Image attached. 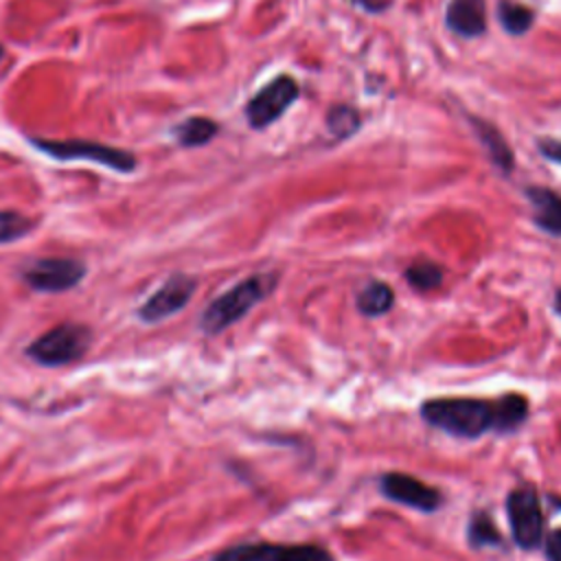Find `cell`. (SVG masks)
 <instances>
[{
  "instance_id": "obj_10",
  "label": "cell",
  "mask_w": 561,
  "mask_h": 561,
  "mask_svg": "<svg viewBox=\"0 0 561 561\" xmlns=\"http://www.w3.org/2000/svg\"><path fill=\"white\" fill-rule=\"evenodd\" d=\"M379 489L388 500L405 504V506L423 511V513H432L443 506V493L438 489H434L408 473H397V471L383 473L379 478Z\"/></svg>"
},
{
  "instance_id": "obj_1",
  "label": "cell",
  "mask_w": 561,
  "mask_h": 561,
  "mask_svg": "<svg viewBox=\"0 0 561 561\" xmlns=\"http://www.w3.org/2000/svg\"><path fill=\"white\" fill-rule=\"evenodd\" d=\"M425 423L460 438H478L495 427L493 401L471 397L430 399L421 405Z\"/></svg>"
},
{
  "instance_id": "obj_19",
  "label": "cell",
  "mask_w": 561,
  "mask_h": 561,
  "mask_svg": "<svg viewBox=\"0 0 561 561\" xmlns=\"http://www.w3.org/2000/svg\"><path fill=\"white\" fill-rule=\"evenodd\" d=\"M500 22L504 24V28H506L508 33L519 35V33H524V31L530 28V24H533V13H530L524 4L504 0V2L500 4Z\"/></svg>"
},
{
  "instance_id": "obj_20",
  "label": "cell",
  "mask_w": 561,
  "mask_h": 561,
  "mask_svg": "<svg viewBox=\"0 0 561 561\" xmlns=\"http://www.w3.org/2000/svg\"><path fill=\"white\" fill-rule=\"evenodd\" d=\"M359 127V116L355 110L351 107H335L329 112V129L337 136V138H346L351 136L355 129Z\"/></svg>"
},
{
  "instance_id": "obj_8",
  "label": "cell",
  "mask_w": 561,
  "mask_h": 561,
  "mask_svg": "<svg viewBox=\"0 0 561 561\" xmlns=\"http://www.w3.org/2000/svg\"><path fill=\"white\" fill-rule=\"evenodd\" d=\"M197 280L188 274H171L138 309V318L145 324H158L178 311H182L193 298Z\"/></svg>"
},
{
  "instance_id": "obj_12",
  "label": "cell",
  "mask_w": 561,
  "mask_h": 561,
  "mask_svg": "<svg viewBox=\"0 0 561 561\" xmlns=\"http://www.w3.org/2000/svg\"><path fill=\"white\" fill-rule=\"evenodd\" d=\"M528 199L535 210V224L550 232L561 234V197L548 188H528Z\"/></svg>"
},
{
  "instance_id": "obj_5",
  "label": "cell",
  "mask_w": 561,
  "mask_h": 561,
  "mask_svg": "<svg viewBox=\"0 0 561 561\" xmlns=\"http://www.w3.org/2000/svg\"><path fill=\"white\" fill-rule=\"evenodd\" d=\"M85 263L72 256L35 259L22 270V280L39 294H64L85 278Z\"/></svg>"
},
{
  "instance_id": "obj_16",
  "label": "cell",
  "mask_w": 561,
  "mask_h": 561,
  "mask_svg": "<svg viewBox=\"0 0 561 561\" xmlns=\"http://www.w3.org/2000/svg\"><path fill=\"white\" fill-rule=\"evenodd\" d=\"M35 221L20 210H0V245L24 239L33 232Z\"/></svg>"
},
{
  "instance_id": "obj_21",
  "label": "cell",
  "mask_w": 561,
  "mask_h": 561,
  "mask_svg": "<svg viewBox=\"0 0 561 561\" xmlns=\"http://www.w3.org/2000/svg\"><path fill=\"white\" fill-rule=\"evenodd\" d=\"M480 138L491 145V156H493V160H495L500 167L508 169V167H511V151L504 147L502 138H500L495 131H491L486 125H480Z\"/></svg>"
},
{
  "instance_id": "obj_6",
  "label": "cell",
  "mask_w": 561,
  "mask_h": 561,
  "mask_svg": "<svg viewBox=\"0 0 561 561\" xmlns=\"http://www.w3.org/2000/svg\"><path fill=\"white\" fill-rule=\"evenodd\" d=\"M506 515L513 539L519 548H537L543 537V513L533 486H515L506 497Z\"/></svg>"
},
{
  "instance_id": "obj_7",
  "label": "cell",
  "mask_w": 561,
  "mask_h": 561,
  "mask_svg": "<svg viewBox=\"0 0 561 561\" xmlns=\"http://www.w3.org/2000/svg\"><path fill=\"white\" fill-rule=\"evenodd\" d=\"M213 561H333V557L324 548L311 543L250 541L217 552Z\"/></svg>"
},
{
  "instance_id": "obj_15",
  "label": "cell",
  "mask_w": 561,
  "mask_h": 561,
  "mask_svg": "<svg viewBox=\"0 0 561 561\" xmlns=\"http://www.w3.org/2000/svg\"><path fill=\"white\" fill-rule=\"evenodd\" d=\"M392 305H394V291L390 289V285L381 280H370L357 294V309L368 318L388 313Z\"/></svg>"
},
{
  "instance_id": "obj_11",
  "label": "cell",
  "mask_w": 561,
  "mask_h": 561,
  "mask_svg": "<svg viewBox=\"0 0 561 561\" xmlns=\"http://www.w3.org/2000/svg\"><path fill=\"white\" fill-rule=\"evenodd\" d=\"M447 24L465 37L480 35L486 26L484 0H451L447 7Z\"/></svg>"
},
{
  "instance_id": "obj_24",
  "label": "cell",
  "mask_w": 561,
  "mask_h": 561,
  "mask_svg": "<svg viewBox=\"0 0 561 561\" xmlns=\"http://www.w3.org/2000/svg\"><path fill=\"white\" fill-rule=\"evenodd\" d=\"M554 309H557V313L561 316V289L554 294Z\"/></svg>"
},
{
  "instance_id": "obj_9",
  "label": "cell",
  "mask_w": 561,
  "mask_h": 561,
  "mask_svg": "<svg viewBox=\"0 0 561 561\" xmlns=\"http://www.w3.org/2000/svg\"><path fill=\"white\" fill-rule=\"evenodd\" d=\"M298 96V85L291 77H276L245 105L248 123L256 129L274 123Z\"/></svg>"
},
{
  "instance_id": "obj_2",
  "label": "cell",
  "mask_w": 561,
  "mask_h": 561,
  "mask_svg": "<svg viewBox=\"0 0 561 561\" xmlns=\"http://www.w3.org/2000/svg\"><path fill=\"white\" fill-rule=\"evenodd\" d=\"M276 287V274H254L217 296L204 309L199 327L206 335H217L239 322L248 311H252L261 300H265Z\"/></svg>"
},
{
  "instance_id": "obj_14",
  "label": "cell",
  "mask_w": 561,
  "mask_h": 561,
  "mask_svg": "<svg viewBox=\"0 0 561 561\" xmlns=\"http://www.w3.org/2000/svg\"><path fill=\"white\" fill-rule=\"evenodd\" d=\"M217 131H219V125L213 118L191 116V118H184L182 123H178L171 134H173L175 142L182 147H202V145L210 142Z\"/></svg>"
},
{
  "instance_id": "obj_17",
  "label": "cell",
  "mask_w": 561,
  "mask_h": 561,
  "mask_svg": "<svg viewBox=\"0 0 561 561\" xmlns=\"http://www.w3.org/2000/svg\"><path fill=\"white\" fill-rule=\"evenodd\" d=\"M467 539L473 548H489V546H500L502 537L493 524V519L486 513H476L469 522L467 528Z\"/></svg>"
},
{
  "instance_id": "obj_18",
  "label": "cell",
  "mask_w": 561,
  "mask_h": 561,
  "mask_svg": "<svg viewBox=\"0 0 561 561\" xmlns=\"http://www.w3.org/2000/svg\"><path fill=\"white\" fill-rule=\"evenodd\" d=\"M405 280L421 291L436 289L443 283V267L432 261H416L405 270Z\"/></svg>"
},
{
  "instance_id": "obj_23",
  "label": "cell",
  "mask_w": 561,
  "mask_h": 561,
  "mask_svg": "<svg viewBox=\"0 0 561 561\" xmlns=\"http://www.w3.org/2000/svg\"><path fill=\"white\" fill-rule=\"evenodd\" d=\"M539 149H541V153H543L548 160L561 164V140H543V142L539 145Z\"/></svg>"
},
{
  "instance_id": "obj_22",
  "label": "cell",
  "mask_w": 561,
  "mask_h": 561,
  "mask_svg": "<svg viewBox=\"0 0 561 561\" xmlns=\"http://www.w3.org/2000/svg\"><path fill=\"white\" fill-rule=\"evenodd\" d=\"M546 559L548 561H561V528L552 530L546 539Z\"/></svg>"
},
{
  "instance_id": "obj_25",
  "label": "cell",
  "mask_w": 561,
  "mask_h": 561,
  "mask_svg": "<svg viewBox=\"0 0 561 561\" xmlns=\"http://www.w3.org/2000/svg\"><path fill=\"white\" fill-rule=\"evenodd\" d=\"M2 59H4V46L0 44V61H2Z\"/></svg>"
},
{
  "instance_id": "obj_4",
  "label": "cell",
  "mask_w": 561,
  "mask_h": 561,
  "mask_svg": "<svg viewBox=\"0 0 561 561\" xmlns=\"http://www.w3.org/2000/svg\"><path fill=\"white\" fill-rule=\"evenodd\" d=\"M28 142L50 156L59 162H72V160H85L99 167H107L116 173H134L138 169V158L121 147H112L96 140H83V138H70V140H50V138H28Z\"/></svg>"
},
{
  "instance_id": "obj_13",
  "label": "cell",
  "mask_w": 561,
  "mask_h": 561,
  "mask_svg": "<svg viewBox=\"0 0 561 561\" xmlns=\"http://www.w3.org/2000/svg\"><path fill=\"white\" fill-rule=\"evenodd\" d=\"M495 405V432H513L528 416V399L519 392H508L493 401Z\"/></svg>"
},
{
  "instance_id": "obj_3",
  "label": "cell",
  "mask_w": 561,
  "mask_h": 561,
  "mask_svg": "<svg viewBox=\"0 0 561 561\" xmlns=\"http://www.w3.org/2000/svg\"><path fill=\"white\" fill-rule=\"evenodd\" d=\"M94 333L83 322H61L39 337H35L26 348V357L39 366L57 368L79 362L92 346Z\"/></svg>"
}]
</instances>
